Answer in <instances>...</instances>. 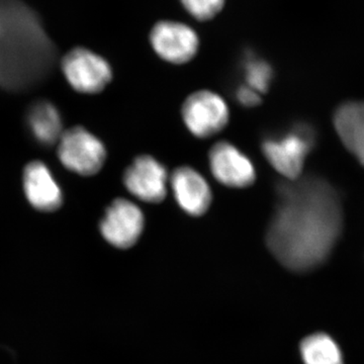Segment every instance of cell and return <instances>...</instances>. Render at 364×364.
Instances as JSON below:
<instances>
[{
	"mask_svg": "<svg viewBox=\"0 0 364 364\" xmlns=\"http://www.w3.org/2000/svg\"><path fill=\"white\" fill-rule=\"evenodd\" d=\"M153 50L168 63L182 65L195 58L200 40L193 28L176 21H163L150 33Z\"/></svg>",
	"mask_w": 364,
	"mask_h": 364,
	"instance_id": "30bf717a",
	"label": "cell"
},
{
	"mask_svg": "<svg viewBox=\"0 0 364 364\" xmlns=\"http://www.w3.org/2000/svg\"><path fill=\"white\" fill-rule=\"evenodd\" d=\"M145 228L142 210L131 200L119 198L112 200L100 223V233L107 243L119 249L135 245Z\"/></svg>",
	"mask_w": 364,
	"mask_h": 364,
	"instance_id": "ba28073f",
	"label": "cell"
},
{
	"mask_svg": "<svg viewBox=\"0 0 364 364\" xmlns=\"http://www.w3.org/2000/svg\"><path fill=\"white\" fill-rule=\"evenodd\" d=\"M181 2L193 18L208 21L222 11L225 0H181Z\"/></svg>",
	"mask_w": 364,
	"mask_h": 364,
	"instance_id": "e0dca14e",
	"label": "cell"
},
{
	"mask_svg": "<svg viewBox=\"0 0 364 364\" xmlns=\"http://www.w3.org/2000/svg\"><path fill=\"white\" fill-rule=\"evenodd\" d=\"M23 191L26 200L40 212H54L63 203V193L45 163H28L23 170Z\"/></svg>",
	"mask_w": 364,
	"mask_h": 364,
	"instance_id": "7c38bea8",
	"label": "cell"
},
{
	"mask_svg": "<svg viewBox=\"0 0 364 364\" xmlns=\"http://www.w3.org/2000/svg\"><path fill=\"white\" fill-rule=\"evenodd\" d=\"M208 164L215 181L227 188H248L257 178L252 161L228 141L213 145L208 151Z\"/></svg>",
	"mask_w": 364,
	"mask_h": 364,
	"instance_id": "9c48e42d",
	"label": "cell"
},
{
	"mask_svg": "<svg viewBox=\"0 0 364 364\" xmlns=\"http://www.w3.org/2000/svg\"><path fill=\"white\" fill-rule=\"evenodd\" d=\"M316 145V131L309 124H294L284 135L269 136L261 143V151L269 164L286 181L303 174L306 157Z\"/></svg>",
	"mask_w": 364,
	"mask_h": 364,
	"instance_id": "3957f363",
	"label": "cell"
},
{
	"mask_svg": "<svg viewBox=\"0 0 364 364\" xmlns=\"http://www.w3.org/2000/svg\"><path fill=\"white\" fill-rule=\"evenodd\" d=\"M61 67L72 88L85 95L100 92L112 80L109 62L85 48H75L67 53L62 59Z\"/></svg>",
	"mask_w": 364,
	"mask_h": 364,
	"instance_id": "8992f818",
	"label": "cell"
},
{
	"mask_svg": "<svg viewBox=\"0 0 364 364\" xmlns=\"http://www.w3.org/2000/svg\"><path fill=\"white\" fill-rule=\"evenodd\" d=\"M246 85L265 95L269 90L272 83L273 70L272 66L263 60L250 58L244 66Z\"/></svg>",
	"mask_w": 364,
	"mask_h": 364,
	"instance_id": "2e32d148",
	"label": "cell"
},
{
	"mask_svg": "<svg viewBox=\"0 0 364 364\" xmlns=\"http://www.w3.org/2000/svg\"><path fill=\"white\" fill-rule=\"evenodd\" d=\"M57 144L60 161L79 176H95L104 167L107 160L104 143L82 127L64 132Z\"/></svg>",
	"mask_w": 364,
	"mask_h": 364,
	"instance_id": "5b68a950",
	"label": "cell"
},
{
	"mask_svg": "<svg viewBox=\"0 0 364 364\" xmlns=\"http://www.w3.org/2000/svg\"><path fill=\"white\" fill-rule=\"evenodd\" d=\"M26 126L36 142L53 146L63 135L62 119L57 107L47 100L35 102L26 114Z\"/></svg>",
	"mask_w": 364,
	"mask_h": 364,
	"instance_id": "5bb4252c",
	"label": "cell"
},
{
	"mask_svg": "<svg viewBox=\"0 0 364 364\" xmlns=\"http://www.w3.org/2000/svg\"><path fill=\"white\" fill-rule=\"evenodd\" d=\"M333 122L341 142L364 166V102L340 105Z\"/></svg>",
	"mask_w": 364,
	"mask_h": 364,
	"instance_id": "4fadbf2b",
	"label": "cell"
},
{
	"mask_svg": "<svg viewBox=\"0 0 364 364\" xmlns=\"http://www.w3.org/2000/svg\"><path fill=\"white\" fill-rule=\"evenodd\" d=\"M172 193L177 205L191 217H202L210 210L213 193L210 184L191 166H179L169 177Z\"/></svg>",
	"mask_w": 364,
	"mask_h": 364,
	"instance_id": "8fae6325",
	"label": "cell"
},
{
	"mask_svg": "<svg viewBox=\"0 0 364 364\" xmlns=\"http://www.w3.org/2000/svg\"><path fill=\"white\" fill-rule=\"evenodd\" d=\"M166 167L151 155H139L127 167L123 183L127 191L141 202L160 203L168 193Z\"/></svg>",
	"mask_w": 364,
	"mask_h": 364,
	"instance_id": "52a82bcc",
	"label": "cell"
},
{
	"mask_svg": "<svg viewBox=\"0 0 364 364\" xmlns=\"http://www.w3.org/2000/svg\"><path fill=\"white\" fill-rule=\"evenodd\" d=\"M301 354L305 364H343L338 345L324 333H317L304 339Z\"/></svg>",
	"mask_w": 364,
	"mask_h": 364,
	"instance_id": "9a60e30c",
	"label": "cell"
},
{
	"mask_svg": "<svg viewBox=\"0 0 364 364\" xmlns=\"http://www.w3.org/2000/svg\"><path fill=\"white\" fill-rule=\"evenodd\" d=\"M343 212L336 189L316 176L280 182L267 234L274 257L289 270L320 267L341 235Z\"/></svg>",
	"mask_w": 364,
	"mask_h": 364,
	"instance_id": "6da1fadb",
	"label": "cell"
},
{
	"mask_svg": "<svg viewBox=\"0 0 364 364\" xmlns=\"http://www.w3.org/2000/svg\"><path fill=\"white\" fill-rule=\"evenodd\" d=\"M236 98L239 104L244 107H256L262 102V97L257 91L249 87L248 85H240L236 90Z\"/></svg>",
	"mask_w": 364,
	"mask_h": 364,
	"instance_id": "ac0fdd59",
	"label": "cell"
},
{
	"mask_svg": "<svg viewBox=\"0 0 364 364\" xmlns=\"http://www.w3.org/2000/svg\"><path fill=\"white\" fill-rule=\"evenodd\" d=\"M181 117L188 130L198 139L221 133L230 121V109L224 98L214 91H195L184 100Z\"/></svg>",
	"mask_w": 364,
	"mask_h": 364,
	"instance_id": "277c9868",
	"label": "cell"
},
{
	"mask_svg": "<svg viewBox=\"0 0 364 364\" xmlns=\"http://www.w3.org/2000/svg\"><path fill=\"white\" fill-rule=\"evenodd\" d=\"M55 58L41 18L21 0H0V81L18 87L39 80Z\"/></svg>",
	"mask_w": 364,
	"mask_h": 364,
	"instance_id": "7a4b0ae2",
	"label": "cell"
}]
</instances>
